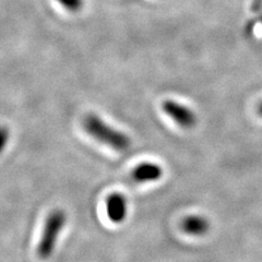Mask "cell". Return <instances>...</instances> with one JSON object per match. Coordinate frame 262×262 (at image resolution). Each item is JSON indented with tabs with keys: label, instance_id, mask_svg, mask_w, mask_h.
<instances>
[{
	"label": "cell",
	"instance_id": "cell-1",
	"mask_svg": "<svg viewBox=\"0 0 262 262\" xmlns=\"http://www.w3.org/2000/svg\"><path fill=\"white\" fill-rule=\"evenodd\" d=\"M83 127L86 133L96 141L106 144L114 150L122 152L128 150L130 146L131 142L127 135L106 124L97 115H86L83 119Z\"/></svg>",
	"mask_w": 262,
	"mask_h": 262
},
{
	"label": "cell",
	"instance_id": "cell-2",
	"mask_svg": "<svg viewBox=\"0 0 262 262\" xmlns=\"http://www.w3.org/2000/svg\"><path fill=\"white\" fill-rule=\"evenodd\" d=\"M66 222H67V215L62 210H55L49 213L37 246V255L39 258L48 259L52 257L59 234L64 227Z\"/></svg>",
	"mask_w": 262,
	"mask_h": 262
},
{
	"label": "cell",
	"instance_id": "cell-3",
	"mask_svg": "<svg viewBox=\"0 0 262 262\" xmlns=\"http://www.w3.org/2000/svg\"><path fill=\"white\" fill-rule=\"evenodd\" d=\"M162 107L165 114L180 127L192 128L196 124V116L194 113L182 104L174 101H166L163 103Z\"/></svg>",
	"mask_w": 262,
	"mask_h": 262
},
{
	"label": "cell",
	"instance_id": "cell-4",
	"mask_svg": "<svg viewBox=\"0 0 262 262\" xmlns=\"http://www.w3.org/2000/svg\"><path fill=\"white\" fill-rule=\"evenodd\" d=\"M106 212L107 216L113 223L119 224L124 222L127 216V200L120 193H113L111 194L107 201H106Z\"/></svg>",
	"mask_w": 262,
	"mask_h": 262
},
{
	"label": "cell",
	"instance_id": "cell-5",
	"mask_svg": "<svg viewBox=\"0 0 262 262\" xmlns=\"http://www.w3.org/2000/svg\"><path fill=\"white\" fill-rule=\"evenodd\" d=\"M131 176L137 183L157 182L163 176V168L154 163H142L133 170Z\"/></svg>",
	"mask_w": 262,
	"mask_h": 262
},
{
	"label": "cell",
	"instance_id": "cell-6",
	"mask_svg": "<svg viewBox=\"0 0 262 262\" xmlns=\"http://www.w3.org/2000/svg\"><path fill=\"white\" fill-rule=\"evenodd\" d=\"M182 227L184 232L192 236H201L208 233L210 228L209 221L201 215H189L184 221Z\"/></svg>",
	"mask_w": 262,
	"mask_h": 262
},
{
	"label": "cell",
	"instance_id": "cell-7",
	"mask_svg": "<svg viewBox=\"0 0 262 262\" xmlns=\"http://www.w3.org/2000/svg\"><path fill=\"white\" fill-rule=\"evenodd\" d=\"M58 3L70 12H78L83 7V0H58Z\"/></svg>",
	"mask_w": 262,
	"mask_h": 262
},
{
	"label": "cell",
	"instance_id": "cell-8",
	"mask_svg": "<svg viewBox=\"0 0 262 262\" xmlns=\"http://www.w3.org/2000/svg\"><path fill=\"white\" fill-rule=\"evenodd\" d=\"M10 138V131L5 126H0V153H3Z\"/></svg>",
	"mask_w": 262,
	"mask_h": 262
},
{
	"label": "cell",
	"instance_id": "cell-9",
	"mask_svg": "<svg viewBox=\"0 0 262 262\" xmlns=\"http://www.w3.org/2000/svg\"><path fill=\"white\" fill-rule=\"evenodd\" d=\"M258 113L260 116H262V103L259 105V108H258Z\"/></svg>",
	"mask_w": 262,
	"mask_h": 262
}]
</instances>
